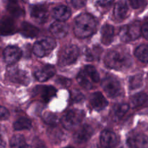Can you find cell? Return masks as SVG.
<instances>
[{"mask_svg":"<svg viewBox=\"0 0 148 148\" xmlns=\"http://www.w3.org/2000/svg\"><path fill=\"white\" fill-rule=\"evenodd\" d=\"M132 58L124 48L118 47L110 51L105 57V64L108 67L116 70H124L132 65Z\"/></svg>","mask_w":148,"mask_h":148,"instance_id":"1","label":"cell"},{"mask_svg":"<svg viewBox=\"0 0 148 148\" xmlns=\"http://www.w3.org/2000/svg\"><path fill=\"white\" fill-rule=\"evenodd\" d=\"M96 30V22L94 17L89 14H82L75 20L74 32L77 37L80 38L90 37Z\"/></svg>","mask_w":148,"mask_h":148,"instance_id":"2","label":"cell"},{"mask_svg":"<svg viewBox=\"0 0 148 148\" xmlns=\"http://www.w3.org/2000/svg\"><path fill=\"white\" fill-rule=\"evenodd\" d=\"M77 79L82 88L89 90L92 88L94 84L99 81L100 77L94 66L88 65L78 73Z\"/></svg>","mask_w":148,"mask_h":148,"instance_id":"3","label":"cell"},{"mask_svg":"<svg viewBox=\"0 0 148 148\" xmlns=\"http://www.w3.org/2000/svg\"><path fill=\"white\" fill-rule=\"evenodd\" d=\"M84 117L85 113L82 110H70L62 116V124L66 130H72L80 124Z\"/></svg>","mask_w":148,"mask_h":148,"instance_id":"4","label":"cell"},{"mask_svg":"<svg viewBox=\"0 0 148 148\" xmlns=\"http://www.w3.org/2000/svg\"><path fill=\"white\" fill-rule=\"evenodd\" d=\"M79 56V49L75 45H70L64 47L61 50L59 58L60 66H67L75 63Z\"/></svg>","mask_w":148,"mask_h":148,"instance_id":"5","label":"cell"},{"mask_svg":"<svg viewBox=\"0 0 148 148\" xmlns=\"http://www.w3.org/2000/svg\"><path fill=\"white\" fill-rule=\"evenodd\" d=\"M6 77L9 81L17 85H27L30 82L27 72L14 66H10L7 68Z\"/></svg>","mask_w":148,"mask_h":148,"instance_id":"6","label":"cell"},{"mask_svg":"<svg viewBox=\"0 0 148 148\" xmlns=\"http://www.w3.org/2000/svg\"><path fill=\"white\" fill-rule=\"evenodd\" d=\"M56 43L53 39L46 38L36 42L33 46V51L38 57H44L49 55L56 47Z\"/></svg>","mask_w":148,"mask_h":148,"instance_id":"7","label":"cell"},{"mask_svg":"<svg viewBox=\"0 0 148 148\" xmlns=\"http://www.w3.org/2000/svg\"><path fill=\"white\" fill-rule=\"evenodd\" d=\"M102 88L108 97L115 98L119 96L122 92V88L120 82L113 77H107L103 80Z\"/></svg>","mask_w":148,"mask_h":148,"instance_id":"8","label":"cell"},{"mask_svg":"<svg viewBox=\"0 0 148 148\" xmlns=\"http://www.w3.org/2000/svg\"><path fill=\"white\" fill-rule=\"evenodd\" d=\"M140 34H141V27L138 22L123 26L119 32L120 38L123 41L125 42L135 40L140 37Z\"/></svg>","mask_w":148,"mask_h":148,"instance_id":"9","label":"cell"},{"mask_svg":"<svg viewBox=\"0 0 148 148\" xmlns=\"http://www.w3.org/2000/svg\"><path fill=\"white\" fill-rule=\"evenodd\" d=\"M30 15L39 23H45L49 18V12L46 6L43 4H37L31 7Z\"/></svg>","mask_w":148,"mask_h":148,"instance_id":"10","label":"cell"},{"mask_svg":"<svg viewBox=\"0 0 148 148\" xmlns=\"http://www.w3.org/2000/svg\"><path fill=\"white\" fill-rule=\"evenodd\" d=\"M22 51L17 46H7L4 51V59L8 64L16 63L21 58Z\"/></svg>","mask_w":148,"mask_h":148,"instance_id":"11","label":"cell"},{"mask_svg":"<svg viewBox=\"0 0 148 148\" xmlns=\"http://www.w3.org/2000/svg\"><path fill=\"white\" fill-rule=\"evenodd\" d=\"M93 129L88 124H85L82 126L74 135V140L75 143L82 144L86 143L93 134Z\"/></svg>","mask_w":148,"mask_h":148,"instance_id":"12","label":"cell"},{"mask_svg":"<svg viewBox=\"0 0 148 148\" xmlns=\"http://www.w3.org/2000/svg\"><path fill=\"white\" fill-rule=\"evenodd\" d=\"M101 144L104 148H113L116 145L118 139L114 132L110 130H104L101 134Z\"/></svg>","mask_w":148,"mask_h":148,"instance_id":"13","label":"cell"},{"mask_svg":"<svg viewBox=\"0 0 148 148\" xmlns=\"http://www.w3.org/2000/svg\"><path fill=\"white\" fill-rule=\"evenodd\" d=\"M56 73V69L51 65H45L39 68L35 72V77L36 79L40 82L48 80L53 76Z\"/></svg>","mask_w":148,"mask_h":148,"instance_id":"14","label":"cell"},{"mask_svg":"<svg viewBox=\"0 0 148 148\" xmlns=\"http://www.w3.org/2000/svg\"><path fill=\"white\" fill-rule=\"evenodd\" d=\"M90 103L92 108L97 111L104 109L108 106V101L106 98L99 92H94L90 95Z\"/></svg>","mask_w":148,"mask_h":148,"instance_id":"15","label":"cell"},{"mask_svg":"<svg viewBox=\"0 0 148 148\" xmlns=\"http://www.w3.org/2000/svg\"><path fill=\"white\" fill-rule=\"evenodd\" d=\"M15 31V25L12 18L10 17H2L0 20V34L3 36L13 34Z\"/></svg>","mask_w":148,"mask_h":148,"instance_id":"16","label":"cell"},{"mask_svg":"<svg viewBox=\"0 0 148 148\" xmlns=\"http://www.w3.org/2000/svg\"><path fill=\"white\" fill-rule=\"evenodd\" d=\"M50 31L57 38H63L68 33V26L62 22H55L51 25Z\"/></svg>","mask_w":148,"mask_h":148,"instance_id":"17","label":"cell"},{"mask_svg":"<svg viewBox=\"0 0 148 148\" xmlns=\"http://www.w3.org/2000/svg\"><path fill=\"white\" fill-rule=\"evenodd\" d=\"M127 145L130 148H147V138L144 134H137L130 137L127 140Z\"/></svg>","mask_w":148,"mask_h":148,"instance_id":"18","label":"cell"},{"mask_svg":"<svg viewBox=\"0 0 148 148\" xmlns=\"http://www.w3.org/2000/svg\"><path fill=\"white\" fill-rule=\"evenodd\" d=\"M47 134L49 140L54 144L60 143L63 141L65 137L64 132L57 126H51L50 128L48 130Z\"/></svg>","mask_w":148,"mask_h":148,"instance_id":"19","label":"cell"},{"mask_svg":"<svg viewBox=\"0 0 148 148\" xmlns=\"http://www.w3.org/2000/svg\"><path fill=\"white\" fill-rule=\"evenodd\" d=\"M52 15L53 18L59 20V22H63L69 18L71 16V10L69 7L66 6H58L53 9L52 12Z\"/></svg>","mask_w":148,"mask_h":148,"instance_id":"20","label":"cell"},{"mask_svg":"<svg viewBox=\"0 0 148 148\" xmlns=\"http://www.w3.org/2000/svg\"><path fill=\"white\" fill-rule=\"evenodd\" d=\"M129 8L127 3L124 1H119L116 4L114 8V16L117 20H124L127 17Z\"/></svg>","mask_w":148,"mask_h":148,"instance_id":"21","label":"cell"},{"mask_svg":"<svg viewBox=\"0 0 148 148\" xmlns=\"http://www.w3.org/2000/svg\"><path fill=\"white\" fill-rule=\"evenodd\" d=\"M114 28L112 25L106 24L101 30V42L104 45H109L114 40Z\"/></svg>","mask_w":148,"mask_h":148,"instance_id":"22","label":"cell"},{"mask_svg":"<svg viewBox=\"0 0 148 148\" xmlns=\"http://www.w3.org/2000/svg\"><path fill=\"white\" fill-rule=\"evenodd\" d=\"M21 33L27 38H35L38 35L39 30L36 26L27 22H23L21 25Z\"/></svg>","mask_w":148,"mask_h":148,"instance_id":"23","label":"cell"},{"mask_svg":"<svg viewBox=\"0 0 148 148\" xmlns=\"http://www.w3.org/2000/svg\"><path fill=\"white\" fill-rule=\"evenodd\" d=\"M129 105L126 103H118L116 104L112 109V116L113 119L116 121L119 120L127 114L128 111Z\"/></svg>","mask_w":148,"mask_h":148,"instance_id":"24","label":"cell"},{"mask_svg":"<svg viewBox=\"0 0 148 148\" xmlns=\"http://www.w3.org/2000/svg\"><path fill=\"white\" fill-rule=\"evenodd\" d=\"M40 96L44 102H49L56 94V90L52 86H43L40 89Z\"/></svg>","mask_w":148,"mask_h":148,"instance_id":"25","label":"cell"},{"mask_svg":"<svg viewBox=\"0 0 148 148\" xmlns=\"http://www.w3.org/2000/svg\"><path fill=\"white\" fill-rule=\"evenodd\" d=\"M10 147L11 148H30L24 137L20 134H17L12 137L10 140Z\"/></svg>","mask_w":148,"mask_h":148,"instance_id":"26","label":"cell"},{"mask_svg":"<svg viewBox=\"0 0 148 148\" xmlns=\"http://www.w3.org/2000/svg\"><path fill=\"white\" fill-rule=\"evenodd\" d=\"M130 101H131L132 106L133 108H137V107L142 106L147 103V96L145 93L140 92L132 97Z\"/></svg>","mask_w":148,"mask_h":148,"instance_id":"27","label":"cell"},{"mask_svg":"<svg viewBox=\"0 0 148 148\" xmlns=\"http://www.w3.org/2000/svg\"><path fill=\"white\" fill-rule=\"evenodd\" d=\"M147 45H140L136 49L134 54L136 57L143 63H147L148 54H147Z\"/></svg>","mask_w":148,"mask_h":148,"instance_id":"28","label":"cell"},{"mask_svg":"<svg viewBox=\"0 0 148 148\" xmlns=\"http://www.w3.org/2000/svg\"><path fill=\"white\" fill-rule=\"evenodd\" d=\"M9 12L14 17H20L23 14V10L18 4V0H9L7 6Z\"/></svg>","mask_w":148,"mask_h":148,"instance_id":"29","label":"cell"},{"mask_svg":"<svg viewBox=\"0 0 148 148\" xmlns=\"http://www.w3.org/2000/svg\"><path fill=\"white\" fill-rule=\"evenodd\" d=\"M31 127V121L27 118H20L14 123V129L17 131L30 130Z\"/></svg>","mask_w":148,"mask_h":148,"instance_id":"30","label":"cell"},{"mask_svg":"<svg viewBox=\"0 0 148 148\" xmlns=\"http://www.w3.org/2000/svg\"><path fill=\"white\" fill-rule=\"evenodd\" d=\"M114 0H95V4L96 8L101 12H106L108 11L113 4Z\"/></svg>","mask_w":148,"mask_h":148,"instance_id":"31","label":"cell"},{"mask_svg":"<svg viewBox=\"0 0 148 148\" xmlns=\"http://www.w3.org/2000/svg\"><path fill=\"white\" fill-rule=\"evenodd\" d=\"M143 84V76L142 75H136L130 77V90H136L140 88Z\"/></svg>","mask_w":148,"mask_h":148,"instance_id":"32","label":"cell"},{"mask_svg":"<svg viewBox=\"0 0 148 148\" xmlns=\"http://www.w3.org/2000/svg\"><path fill=\"white\" fill-rule=\"evenodd\" d=\"M43 121L50 126H56L59 122V118L55 114L50 112H46L43 114Z\"/></svg>","mask_w":148,"mask_h":148,"instance_id":"33","label":"cell"},{"mask_svg":"<svg viewBox=\"0 0 148 148\" xmlns=\"http://www.w3.org/2000/svg\"><path fill=\"white\" fill-rule=\"evenodd\" d=\"M84 98H85V97L82 95V92L77 90H74L71 93V99L75 103L81 102V101H83Z\"/></svg>","mask_w":148,"mask_h":148,"instance_id":"34","label":"cell"},{"mask_svg":"<svg viewBox=\"0 0 148 148\" xmlns=\"http://www.w3.org/2000/svg\"><path fill=\"white\" fill-rule=\"evenodd\" d=\"M87 0H66L68 3L76 9L82 8L86 3Z\"/></svg>","mask_w":148,"mask_h":148,"instance_id":"35","label":"cell"},{"mask_svg":"<svg viewBox=\"0 0 148 148\" xmlns=\"http://www.w3.org/2000/svg\"><path fill=\"white\" fill-rule=\"evenodd\" d=\"M10 116V113L8 110L4 107L0 106V121L7 120Z\"/></svg>","mask_w":148,"mask_h":148,"instance_id":"36","label":"cell"},{"mask_svg":"<svg viewBox=\"0 0 148 148\" xmlns=\"http://www.w3.org/2000/svg\"><path fill=\"white\" fill-rule=\"evenodd\" d=\"M97 53H98V51L93 49V50H88L86 51V58L88 60L92 61L93 59H95V57L97 56Z\"/></svg>","mask_w":148,"mask_h":148,"instance_id":"37","label":"cell"},{"mask_svg":"<svg viewBox=\"0 0 148 148\" xmlns=\"http://www.w3.org/2000/svg\"><path fill=\"white\" fill-rule=\"evenodd\" d=\"M145 0H130V3L134 9H138L143 5Z\"/></svg>","mask_w":148,"mask_h":148,"instance_id":"38","label":"cell"},{"mask_svg":"<svg viewBox=\"0 0 148 148\" xmlns=\"http://www.w3.org/2000/svg\"><path fill=\"white\" fill-rule=\"evenodd\" d=\"M141 33L144 36V37L145 38H147L148 36V23L147 21H145L144 23V24L143 25L141 28Z\"/></svg>","mask_w":148,"mask_h":148,"instance_id":"39","label":"cell"},{"mask_svg":"<svg viewBox=\"0 0 148 148\" xmlns=\"http://www.w3.org/2000/svg\"><path fill=\"white\" fill-rule=\"evenodd\" d=\"M57 82L61 85H64V86H69L70 85L71 82L69 79H66V78L60 77L57 79Z\"/></svg>","mask_w":148,"mask_h":148,"instance_id":"40","label":"cell"},{"mask_svg":"<svg viewBox=\"0 0 148 148\" xmlns=\"http://www.w3.org/2000/svg\"><path fill=\"white\" fill-rule=\"evenodd\" d=\"M0 148H6V144L1 137L0 136Z\"/></svg>","mask_w":148,"mask_h":148,"instance_id":"41","label":"cell"},{"mask_svg":"<svg viewBox=\"0 0 148 148\" xmlns=\"http://www.w3.org/2000/svg\"><path fill=\"white\" fill-rule=\"evenodd\" d=\"M35 148H47L45 146V145H43L42 143H38L36 145V147Z\"/></svg>","mask_w":148,"mask_h":148,"instance_id":"42","label":"cell"},{"mask_svg":"<svg viewBox=\"0 0 148 148\" xmlns=\"http://www.w3.org/2000/svg\"><path fill=\"white\" fill-rule=\"evenodd\" d=\"M64 148H72V147H64Z\"/></svg>","mask_w":148,"mask_h":148,"instance_id":"43","label":"cell"}]
</instances>
